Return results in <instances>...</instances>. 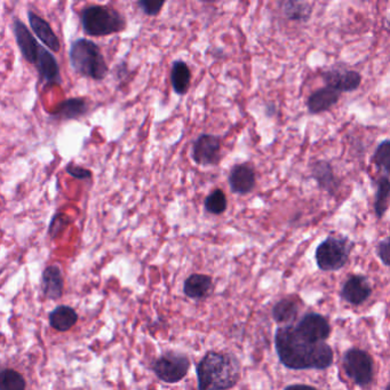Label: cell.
<instances>
[{
  "label": "cell",
  "instance_id": "obj_17",
  "mask_svg": "<svg viewBox=\"0 0 390 390\" xmlns=\"http://www.w3.org/2000/svg\"><path fill=\"white\" fill-rule=\"evenodd\" d=\"M311 176L317 182L318 187L327 194L335 195L340 187V181L335 176L332 165L325 161H318L311 166Z\"/></svg>",
  "mask_w": 390,
  "mask_h": 390
},
{
  "label": "cell",
  "instance_id": "obj_15",
  "mask_svg": "<svg viewBox=\"0 0 390 390\" xmlns=\"http://www.w3.org/2000/svg\"><path fill=\"white\" fill-rule=\"evenodd\" d=\"M341 93L335 88L326 86L314 92L307 101L309 114H318L327 112L340 100Z\"/></svg>",
  "mask_w": 390,
  "mask_h": 390
},
{
  "label": "cell",
  "instance_id": "obj_32",
  "mask_svg": "<svg viewBox=\"0 0 390 390\" xmlns=\"http://www.w3.org/2000/svg\"><path fill=\"white\" fill-rule=\"evenodd\" d=\"M284 390H317L316 388L313 387V386H308V384H290V386H286L284 388Z\"/></svg>",
  "mask_w": 390,
  "mask_h": 390
},
{
  "label": "cell",
  "instance_id": "obj_25",
  "mask_svg": "<svg viewBox=\"0 0 390 390\" xmlns=\"http://www.w3.org/2000/svg\"><path fill=\"white\" fill-rule=\"evenodd\" d=\"M204 207L210 215H223L228 207V202L222 189H215L211 194L207 195L204 200Z\"/></svg>",
  "mask_w": 390,
  "mask_h": 390
},
{
  "label": "cell",
  "instance_id": "obj_28",
  "mask_svg": "<svg viewBox=\"0 0 390 390\" xmlns=\"http://www.w3.org/2000/svg\"><path fill=\"white\" fill-rule=\"evenodd\" d=\"M70 222V217H67L65 213H56L52 221H50V230H48L52 239H55L67 228V224Z\"/></svg>",
  "mask_w": 390,
  "mask_h": 390
},
{
  "label": "cell",
  "instance_id": "obj_9",
  "mask_svg": "<svg viewBox=\"0 0 390 390\" xmlns=\"http://www.w3.org/2000/svg\"><path fill=\"white\" fill-rule=\"evenodd\" d=\"M13 33H14L15 41L18 45L21 54L23 56L26 61L29 62L33 67H37L41 56L46 52V48L39 44L35 36L31 33L27 26L15 18L13 21Z\"/></svg>",
  "mask_w": 390,
  "mask_h": 390
},
{
  "label": "cell",
  "instance_id": "obj_10",
  "mask_svg": "<svg viewBox=\"0 0 390 390\" xmlns=\"http://www.w3.org/2000/svg\"><path fill=\"white\" fill-rule=\"evenodd\" d=\"M296 329L301 337L313 343L325 342L331 335L329 322L325 317L317 313L305 315Z\"/></svg>",
  "mask_w": 390,
  "mask_h": 390
},
{
  "label": "cell",
  "instance_id": "obj_26",
  "mask_svg": "<svg viewBox=\"0 0 390 390\" xmlns=\"http://www.w3.org/2000/svg\"><path fill=\"white\" fill-rule=\"evenodd\" d=\"M23 377L13 369H4L0 373V390H26Z\"/></svg>",
  "mask_w": 390,
  "mask_h": 390
},
{
  "label": "cell",
  "instance_id": "obj_3",
  "mask_svg": "<svg viewBox=\"0 0 390 390\" xmlns=\"http://www.w3.org/2000/svg\"><path fill=\"white\" fill-rule=\"evenodd\" d=\"M71 67L80 76L101 82L108 76L109 67L99 45L90 39L72 41L69 48Z\"/></svg>",
  "mask_w": 390,
  "mask_h": 390
},
{
  "label": "cell",
  "instance_id": "obj_23",
  "mask_svg": "<svg viewBox=\"0 0 390 390\" xmlns=\"http://www.w3.org/2000/svg\"><path fill=\"white\" fill-rule=\"evenodd\" d=\"M390 197V179L388 176H381L377 182L376 197H374V213L379 220H381L387 213L388 200Z\"/></svg>",
  "mask_w": 390,
  "mask_h": 390
},
{
  "label": "cell",
  "instance_id": "obj_30",
  "mask_svg": "<svg viewBox=\"0 0 390 390\" xmlns=\"http://www.w3.org/2000/svg\"><path fill=\"white\" fill-rule=\"evenodd\" d=\"M65 172L69 175L72 176L77 180H90L92 179V172L87 168H82L80 165L75 164V163H70L67 165L65 168Z\"/></svg>",
  "mask_w": 390,
  "mask_h": 390
},
{
  "label": "cell",
  "instance_id": "obj_8",
  "mask_svg": "<svg viewBox=\"0 0 390 390\" xmlns=\"http://www.w3.org/2000/svg\"><path fill=\"white\" fill-rule=\"evenodd\" d=\"M221 149L220 136L204 133L193 142L191 158L200 166H217L221 161Z\"/></svg>",
  "mask_w": 390,
  "mask_h": 390
},
{
  "label": "cell",
  "instance_id": "obj_6",
  "mask_svg": "<svg viewBox=\"0 0 390 390\" xmlns=\"http://www.w3.org/2000/svg\"><path fill=\"white\" fill-rule=\"evenodd\" d=\"M343 371L359 387H367L373 380V361L365 350L350 348L342 357Z\"/></svg>",
  "mask_w": 390,
  "mask_h": 390
},
{
  "label": "cell",
  "instance_id": "obj_7",
  "mask_svg": "<svg viewBox=\"0 0 390 390\" xmlns=\"http://www.w3.org/2000/svg\"><path fill=\"white\" fill-rule=\"evenodd\" d=\"M190 369L189 358L178 352H166L156 359L153 365V371L156 377L166 382V384H176L181 381L188 374Z\"/></svg>",
  "mask_w": 390,
  "mask_h": 390
},
{
  "label": "cell",
  "instance_id": "obj_12",
  "mask_svg": "<svg viewBox=\"0 0 390 390\" xmlns=\"http://www.w3.org/2000/svg\"><path fill=\"white\" fill-rule=\"evenodd\" d=\"M324 82L330 87L335 88L337 91L354 92L361 86L362 76L355 70H347V69H330L322 74Z\"/></svg>",
  "mask_w": 390,
  "mask_h": 390
},
{
  "label": "cell",
  "instance_id": "obj_16",
  "mask_svg": "<svg viewBox=\"0 0 390 390\" xmlns=\"http://www.w3.org/2000/svg\"><path fill=\"white\" fill-rule=\"evenodd\" d=\"M90 112V104L84 97H71L60 103L52 117L56 121H74Z\"/></svg>",
  "mask_w": 390,
  "mask_h": 390
},
{
  "label": "cell",
  "instance_id": "obj_2",
  "mask_svg": "<svg viewBox=\"0 0 390 390\" xmlns=\"http://www.w3.org/2000/svg\"><path fill=\"white\" fill-rule=\"evenodd\" d=\"M196 371L198 390L230 389L241 379V363L232 352H207Z\"/></svg>",
  "mask_w": 390,
  "mask_h": 390
},
{
  "label": "cell",
  "instance_id": "obj_18",
  "mask_svg": "<svg viewBox=\"0 0 390 390\" xmlns=\"http://www.w3.org/2000/svg\"><path fill=\"white\" fill-rule=\"evenodd\" d=\"M41 284H43V293L45 298L48 300H59L63 296V276L62 271L58 266L52 264L45 268L41 276Z\"/></svg>",
  "mask_w": 390,
  "mask_h": 390
},
{
  "label": "cell",
  "instance_id": "obj_24",
  "mask_svg": "<svg viewBox=\"0 0 390 390\" xmlns=\"http://www.w3.org/2000/svg\"><path fill=\"white\" fill-rule=\"evenodd\" d=\"M311 9L310 5L303 1H285L283 3V13L285 18L291 21H300V22H305L310 18Z\"/></svg>",
  "mask_w": 390,
  "mask_h": 390
},
{
  "label": "cell",
  "instance_id": "obj_20",
  "mask_svg": "<svg viewBox=\"0 0 390 390\" xmlns=\"http://www.w3.org/2000/svg\"><path fill=\"white\" fill-rule=\"evenodd\" d=\"M191 71L188 65L182 60H175L170 67V84L175 94L185 95L189 91Z\"/></svg>",
  "mask_w": 390,
  "mask_h": 390
},
{
  "label": "cell",
  "instance_id": "obj_21",
  "mask_svg": "<svg viewBox=\"0 0 390 390\" xmlns=\"http://www.w3.org/2000/svg\"><path fill=\"white\" fill-rule=\"evenodd\" d=\"M78 322V314L69 305H59L50 314V324L54 330L67 332Z\"/></svg>",
  "mask_w": 390,
  "mask_h": 390
},
{
  "label": "cell",
  "instance_id": "obj_31",
  "mask_svg": "<svg viewBox=\"0 0 390 390\" xmlns=\"http://www.w3.org/2000/svg\"><path fill=\"white\" fill-rule=\"evenodd\" d=\"M377 256L384 266L390 267V236L379 242L377 245Z\"/></svg>",
  "mask_w": 390,
  "mask_h": 390
},
{
  "label": "cell",
  "instance_id": "obj_1",
  "mask_svg": "<svg viewBox=\"0 0 390 390\" xmlns=\"http://www.w3.org/2000/svg\"><path fill=\"white\" fill-rule=\"evenodd\" d=\"M279 361L290 370H326L333 364V350L326 342L313 343L296 326H281L275 335Z\"/></svg>",
  "mask_w": 390,
  "mask_h": 390
},
{
  "label": "cell",
  "instance_id": "obj_27",
  "mask_svg": "<svg viewBox=\"0 0 390 390\" xmlns=\"http://www.w3.org/2000/svg\"><path fill=\"white\" fill-rule=\"evenodd\" d=\"M373 163L377 168L384 170V173L390 175V140H384L377 147L376 153L373 156Z\"/></svg>",
  "mask_w": 390,
  "mask_h": 390
},
{
  "label": "cell",
  "instance_id": "obj_22",
  "mask_svg": "<svg viewBox=\"0 0 390 390\" xmlns=\"http://www.w3.org/2000/svg\"><path fill=\"white\" fill-rule=\"evenodd\" d=\"M298 305L290 299L279 300L276 305H273V317L275 322L282 324L283 326L291 325V323L298 316Z\"/></svg>",
  "mask_w": 390,
  "mask_h": 390
},
{
  "label": "cell",
  "instance_id": "obj_5",
  "mask_svg": "<svg viewBox=\"0 0 390 390\" xmlns=\"http://www.w3.org/2000/svg\"><path fill=\"white\" fill-rule=\"evenodd\" d=\"M354 244L347 237L329 236L317 247L316 264L323 271H337L350 260Z\"/></svg>",
  "mask_w": 390,
  "mask_h": 390
},
{
  "label": "cell",
  "instance_id": "obj_11",
  "mask_svg": "<svg viewBox=\"0 0 390 390\" xmlns=\"http://www.w3.org/2000/svg\"><path fill=\"white\" fill-rule=\"evenodd\" d=\"M229 187L236 195H247L256 188V170L249 163H241L232 166L228 175Z\"/></svg>",
  "mask_w": 390,
  "mask_h": 390
},
{
  "label": "cell",
  "instance_id": "obj_19",
  "mask_svg": "<svg viewBox=\"0 0 390 390\" xmlns=\"http://www.w3.org/2000/svg\"><path fill=\"white\" fill-rule=\"evenodd\" d=\"M213 288V279L202 273H193L185 279L183 292L190 299H204L211 293Z\"/></svg>",
  "mask_w": 390,
  "mask_h": 390
},
{
  "label": "cell",
  "instance_id": "obj_13",
  "mask_svg": "<svg viewBox=\"0 0 390 390\" xmlns=\"http://www.w3.org/2000/svg\"><path fill=\"white\" fill-rule=\"evenodd\" d=\"M372 293L370 282L363 275H352L341 288L342 299L350 305H359L365 303Z\"/></svg>",
  "mask_w": 390,
  "mask_h": 390
},
{
  "label": "cell",
  "instance_id": "obj_14",
  "mask_svg": "<svg viewBox=\"0 0 390 390\" xmlns=\"http://www.w3.org/2000/svg\"><path fill=\"white\" fill-rule=\"evenodd\" d=\"M28 21H29L30 28L33 30L36 37L43 43V44L52 50L54 53H59L61 50V43L54 30L50 27V24L45 18H41L40 15L28 11Z\"/></svg>",
  "mask_w": 390,
  "mask_h": 390
},
{
  "label": "cell",
  "instance_id": "obj_4",
  "mask_svg": "<svg viewBox=\"0 0 390 390\" xmlns=\"http://www.w3.org/2000/svg\"><path fill=\"white\" fill-rule=\"evenodd\" d=\"M80 24L90 37H106L126 29V18L108 5H88L80 12Z\"/></svg>",
  "mask_w": 390,
  "mask_h": 390
},
{
  "label": "cell",
  "instance_id": "obj_29",
  "mask_svg": "<svg viewBox=\"0 0 390 390\" xmlns=\"http://www.w3.org/2000/svg\"><path fill=\"white\" fill-rule=\"evenodd\" d=\"M165 1H150V0H139L138 6L148 16H156L162 11Z\"/></svg>",
  "mask_w": 390,
  "mask_h": 390
}]
</instances>
